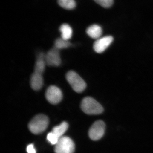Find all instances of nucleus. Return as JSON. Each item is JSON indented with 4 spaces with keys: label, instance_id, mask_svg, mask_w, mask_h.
<instances>
[{
    "label": "nucleus",
    "instance_id": "obj_1",
    "mask_svg": "<svg viewBox=\"0 0 153 153\" xmlns=\"http://www.w3.org/2000/svg\"><path fill=\"white\" fill-rule=\"evenodd\" d=\"M81 108L83 112L88 115L100 114L104 111L102 105L90 97L83 98L81 102Z\"/></svg>",
    "mask_w": 153,
    "mask_h": 153
},
{
    "label": "nucleus",
    "instance_id": "obj_2",
    "mask_svg": "<svg viewBox=\"0 0 153 153\" xmlns=\"http://www.w3.org/2000/svg\"><path fill=\"white\" fill-rule=\"evenodd\" d=\"M48 118L44 114H38L33 118L29 124L28 127L32 133L38 134L46 130L49 125Z\"/></svg>",
    "mask_w": 153,
    "mask_h": 153
},
{
    "label": "nucleus",
    "instance_id": "obj_3",
    "mask_svg": "<svg viewBox=\"0 0 153 153\" xmlns=\"http://www.w3.org/2000/svg\"><path fill=\"white\" fill-rule=\"evenodd\" d=\"M66 78L75 92L81 93L86 88V84L85 81L75 71H68L66 74Z\"/></svg>",
    "mask_w": 153,
    "mask_h": 153
},
{
    "label": "nucleus",
    "instance_id": "obj_4",
    "mask_svg": "<svg viewBox=\"0 0 153 153\" xmlns=\"http://www.w3.org/2000/svg\"><path fill=\"white\" fill-rule=\"evenodd\" d=\"M55 146V153H73L75 149L74 142L66 136L60 138Z\"/></svg>",
    "mask_w": 153,
    "mask_h": 153
},
{
    "label": "nucleus",
    "instance_id": "obj_5",
    "mask_svg": "<svg viewBox=\"0 0 153 153\" xmlns=\"http://www.w3.org/2000/svg\"><path fill=\"white\" fill-rule=\"evenodd\" d=\"M105 131V124L102 120L96 121L91 127L88 135L91 140L97 141L104 136Z\"/></svg>",
    "mask_w": 153,
    "mask_h": 153
},
{
    "label": "nucleus",
    "instance_id": "obj_6",
    "mask_svg": "<svg viewBox=\"0 0 153 153\" xmlns=\"http://www.w3.org/2000/svg\"><path fill=\"white\" fill-rule=\"evenodd\" d=\"M45 96L50 103L57 104L62 100L63 94L59 88L55 85H51L46 91Z\"/></svg>",
    "mask_w": 153,
    "mask_h": 153
},
{
    "label": "nucleus",
    "instance_id": "obj_7",
    "mask_svg": "<svg viewBox=\"0 0 153 153\" xmlns=\"http://www.w3.org/2000/svg\"><path fill=\"white\" fill-rule=\"evenodd\" d=\"M46 64L49 66H58L61 64L59 50L55 48L50 49L45 55Z\"/></svg>",
    "mask_w": 153,
    "mask_h": 153
},
{
    "label": "nucleus",
    "instance_id": "obj_8",
    "mask_svg": "<svg viewBox=\"0 0 153 153\" xmlns=\"http://www.w3.org/2000/svg\"><path fill=\"white\" fill-rule=\"evenodd\" d=\"M113 38L111 36H107L97 39L93 45V49L97 53L104 52L113 41Z\"/></svg>",
    "mask_w": 153,
    "mask_h": 153
},
{
    "label": "nucleus",
    "instance_id": "obj_9",
    "mask_svg": "<svg viewBox=\"0 0 153 153\" xmlns=\"http://www.w3.org/2000/svg\"><path fill=\"white\" fill-rule=\"evenodd\" d=\"M44 84V79L42 74L34 72L30 78V85L33 90H40Z\"/></svg>",
    "mask_w": 153,
    "mask_h": 153
},
{
    "label": "nucleus",
    "instance_id": "obj_10",
    "mask_svg": "<svg viewBox=\"0 0 153 153\" xmlns=\"http://www.w3.org/2000/svg\"><path fill=\"white\" fill-rule=\"evenodd\" d=\"M86 33L91 38L98 39L102 34V29L99 25H94L87 28Z\"/></svg>",
    "mask_w": 153,
    "mask_h": 153
},
{
    "label": "nucleus",
    "instance_id": "obj_11",
    "mask_svg": "<svg viewBox=\"0 0 153 153\" xmlns=\"http://www.w3.org/2000/svg\"><path fill=\"white\" fill-rule=\"evenodd\" d=\"M46 62L45 60V55L43 54H41L38 56V59L35 64L34 72L43 74L45 71Z\"/></svg>",
    "mask_w": 153,
    "mask_h": 153
},
{
    "label": "nucleus",
    "instance_id": "obj_12",
    "mask_svg": "<svg viewBox=\"0 0 153 153\" xmlns=\"http://www.w3.org/2000/svg\"><path fill=\"white\" fill-rule=\"evenodd\" d=\"M68 125L66 122H63L59 125L54 127L51 131L59 139L63 137V135L68 129Z\"/></svg>",
    "mask_w": 153,
    "mask_h": 153
},
{
    "label": "nucleus",
    "instance_id": "obj_13",
    "mask_svg": "<svg viewBox=\"0 0 153 153\" xmlns=\"http://www.w3.org/2000/svg\"><path fill=\"white\" fill-rule=\"evenodd\" d=\"M59 30L61 33V38L66 41L71 39L72 35V30L69 25L63 24L60 26Z\"/></svg>",
    "mask_w": 153,
    "mask_h": 153
},
{
    "label": "nucleus",
    "instance_id": "obj_14",
    "mask_svg": "<svg viewBox=\"0 0 153 153\" xmlns=\"http://www.w3.org/2000/svg\"><path fill=\"white\" fill-rule=\"evenodd\" d=\"M58 3L60 7L66 10H72L76 7V2L74 0H59Z\"/></svg>",
    "mask_w": 153,
    "mask_h": 153
},
{
    "label": "nucleus",
    "instance_id": "obj_15",
    "mask_svg": "<svg viewBox=\"0 0 153 153\" xmlns=\"http://www.w3.org/2000/svg\"><path fill=\"white\" fill-rule=\"evenodd\" d=\"M71 45V44L68 41H66L61 38H58L55 41V48L59 50L68 48Z\"/></svg>",
    "mask_w": 153,
    "mask_h": 153
},
{
    "label": "nucleus",
    "instance_id": "obj_16",
    "mask_svg": "<svg viewBox=\"0 0 153 153\" xmlns=\"http://www.w3.org/2000/svg\"><path fill=\"white\" fill-rule=\"evenodd\" d=\"M95 2L104 8L110 7L114 3L113 0H96Z\"/></svg>",
    "mask_w": 153,
    "mask_h": 153
},
{
    "label": "nucleus",
    "instance_id": "obj_17",
    "mask_svg": "<svg viewBox=\"0 0 153 153\" xmlns=\"http://www.w3.org/2000/svg\"><path fill=\"white\" fill-rule=\"evenodd\" d=\"M47 140L52 145H55L59 139L57 137L55 136L54 134L51 132L47 134Z\"/></svg>",
    "mask_w": 153,
    "mask_h": 153
},
{
    "label": "nucleus",
    "instance_id": "obj_18",
    "mask_svg": "<svg viewBox=\"0 0 153 153\" xmlns=\"http://www.w3.org/2000/svg\"><path fill=\"white\" fill-rule=\"evenodd\" d=\"M27 151L28 153H36V149L33 144L28 145L27 148Z\"/></svg>",
    "mask_w": 153,
    "mask_h": 153
}]
</instances>
